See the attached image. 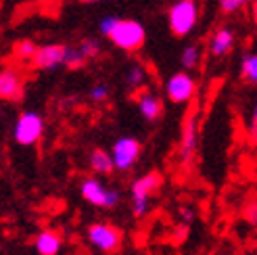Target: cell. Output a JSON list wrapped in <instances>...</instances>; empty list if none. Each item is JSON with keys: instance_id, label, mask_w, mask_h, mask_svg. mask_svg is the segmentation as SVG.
Wrapping results in <instances>:
<instances>
[{"instance_id": "obj_1", "label": "cell", "mask_w": 257, "mask_h": 255, "mask_svg": "<svg viewBox=\"0 0 257 255\" xmlns=\"http://www.w3.org/2000/svg\"><path fill=\"white\" fill-rule=\"evenodd\" d=\"M98 32L125 53H136L147 40V30L143 23L136 19H121L117 15L102 17L98 21Z\"/></svg>"}, {"instance_id": "obj_2", "label": "cell", "mask_w": 257, "mask_h": 255, "mask_svg": "<svg viewBox=\"0 0 257 255\" xmlns=\"http://www.w3.org/2000/svg\"><path fill=\"white\" fill-rule=\"evenodd\" d=\"M199 23L197 0H174L168 11V25L176 38H186Z\"/></svg>"}, {"instance_id": "obj_3", "label": "cell", "mask_w": 257, "mask_h": 255, "mask_svg": "<svg viewBox=\"0 0 257 255\" xmlns=\"http://www.w3.org/2000/svg\"><path fill=\"white\" fill-rule=\"evenodd\" d=\"M44 134V117L38 111H23L13 125V138L21 147H32Z\"/></svg>"}, {"instance_id": "obj_4", "label": "cell", "mask_w": 257, "mask_h": 255, "mask_svg": "<svg viewBox=\"0 0 257 255\" xmlns=\"http://www.w3.org/2000/svg\"><path fill=\"white\" fill-rule=\"evenodd\" d=\"M161 180L163 178L159 172H149L145 176H140L132 184V211L136 218H140V215H145L149 211V199L161 186Z\"/></svg>"}, {"instance_id": "obj_5", "label": "cell", "mask_w": 257, "mask_h": 255, "mask_svg": "<svg viewBox=\"0 0 257 255\" xmlns=\"http://www.w3.org/2000/svg\"><path fill=\"white\" fill-rule=\"evenodd\" d=\"M197 92V80L188 71H176L165 82V96L174 105H184L195 98Z\"/></svg>"}, {"instance_id": "obj_6", "label": "cell", "mask_w": 257, "mask_h": 255, "mask_svg": "<svg viewBox=\"0 0 257 255\" xmlns=\"http://www.w3.org/2000/svg\"><path fill=\"white\" fill-rule=\"evenodd\" d=\"M140 151H143V145H140V140H136L134 136H121V138H117L113 143V147H111V157H113L115 170L127 172L138 161Z\"/></svg>"}, {"instance_id": "obj_7", "label": "cell", "mask_w": 257, "mask_h": 255, "mask_svg": "<svg viewBox=\"0 0 257 255\" xmlns=\"http://www.w3.org/2000/svg\"><path fill=\"white\" fill-rule=\"evenodd\" d=\"M67 53H69L67 44H44V46H40L38 55L34 57L32 65H34V69H42V71L57 69L61 65L65 67Z\"/></svg>"}, {"instance_id": "obj_8", "label": "cell", "mask_w": 257, "mask_h": 255, "mask_svg": "<svg viewBox=\"0 0 257 255\" xmlns=\"http://www.w3.org/2000/svg\"><path fill=\"white\" fill-rule=\"evenodd\" d=\"M88 238L96 249L100 251H115L119 247V232L117 228H113L109 224H94L90 226Z\"/></svg>"}, {"instance_id": "obj_9", "label": "cell", "mask_w": 257, "mask_h": 255, "mask_svg": "<svg viewBox=\"0 0 257 255\" xmlns=\"http://www.w3.org/2000/svg\"><path fill=\"white\" fill-rule=\"evenodd\" d=\"M0 96L5 100H19L23 96V78L17 69L5 67L0 71Z\"/></svg>"}, {"instance_id": "obj_10", "label": "cell", "mask_w": 257, "mask_h": 255, "mask_svg": "<svg viewBox=\"0 0 257 255\" xmlns=\"http://www.w3.org/2000/svg\"><path fill=\"white\" fill-rule=\"evenodd\" d=\"M199 117L197 113H190L184 130H182V138H180V159L188 161L192 157V153L197 151V138H199Z\"/></svg>"}, {"instance_id": "obj_11", "label": "cell", "mask_w": 257, "mask_h": 255, "mask_svg": "<svg viewBox=\"0 0 257 255\" xmlns=\"http://www.w3.org/2000/svg\"><path fill=\"white\" fill-rule=\"evenodd\" d=\"M80 193L90 205L109 209V193H111V188H105L96 180V178H86V180L82 182V186H80Z\"/></svg>"}, {"instance_id": "obj_12", "label": "cell", "mask_w": 257, "mask_h": 255, "mask_svg": "<svg viewBox=\"0 0 257 255\" xmlns=\"http://www.w3.org/2000/svg\"><path fill=\"white\" fill-rule=\"evenodd\" d=\"M138 111L149 123H155L163 115V100L149 90L138 94Z\"/></svg>"}, {"instance_id": "obj_13", "label": "cell", "mask_w": 257, "mask_h": 255, "mask_svg": "<svg viewBox=\"0 0 257 255\" xmlns=\"http://www.w3.org/2000/svg\"><path fill=\"white\" fill-rule=\"evenodd\" d=\"M234 48V32L230 28H217L209 38V55L215 59L226 57Z\"/></svg>"}, {"instance_id": "obj_14", "label": "cell", "mask_w": 257, "mask_h": 255, "mask_svg": "<svg viewBox=\"0 0 257 255\" xmlns=\"http://www.w3.org/2000/svg\"><path fill=\"white\" fill-rule=\"evenodd\" d=\"M36 251L40 255H57L61 251V238L55 232H40L36 238Z\"/></svg>"}, {"instance_id": "obj_15", "label": "cell", "mask_w": 257, "mask_h": 255, "mask_svg": "<svg viewBox=\"0 0 257 255\" xmlns=\"http://www.w3.org/2000/svg\"><path fill=\"white\" fill-rule=\"evenodd\" d=\"M90 168H92L96 174H111L115 170L111 153L102 151V149H94L90 153Z\"/></svg>"}, {"instance_id": "obj_16", "label": "cell", "mask_w": 257, "mask_h": 255, "mask_svg": "<svg viewBox=\"0 0 257 255\" xmlns=\"http://www.w3.org/2000/svg\"><path fill=\"white\" fill-rule=\"evenodd\" d=\"M125 84L130 90H140L147 84V69L140 63H132L125 71Z\"/></svg>"}, {"instance_id": "obj_17", "label": "cell", "mask_w": 257, "mask_h": 255, "mask_svg": "<svg viewBox=\"0 0 257 255\" xmlns=\"http://www.w3.org/2000/svg\"><path fill=\"white\" fill-rule=\"evenodd\" d=\"M199 61H201V50L197 44H188L182 48V53H180V65L184 67V71H192L195 67H199Z\"/></svg>"}, {"instance_id": "obj_18", "label": "cell", "mask_w": 257, "mask_h": 255, "mask_svg": "<svg viewBox=\"0 0 257 255\" xmlns=\"http://www.w3.org/2000/svg\"><path fill=\"white\" fill-rule=\"evenodd\" d=\"M240 78L245 82H249V84H257V53H249V55L242 57Z\"/></svg>"}, {"instance_id": "obj_19", "label": "cell", "mask_w": 257, "mask_h": 255, "mask_svg": "<svg viewBox=\"0 0 257 255\" xmlns=\"http://www.w3.org/2000/svg\"><path fill=\"white\" fill-rule=\"evenodd\" d=\"M13 50H15V57L19 59H28V61H34V57L38 55V50H40V46H38L34 40H17L15 46H13Z\"/></svg>"}, {"instance_id": "obj_20", "label": "cell", "mask_w": 257, "mask_h": 255, "mask_svg": "<svg viewBox=\"0 0 257 255\" xmlns=\"http://www.w3.org/2000/svg\"><path fill=\"white\" fill-rule=\"evenodd\" d=\"M78 48H80V53L84 55V59H86V61H90V59H96V57L100 55V50H102L100 40H98V38H94V36L84 38V40L78 44Z\"/></svg>"}, {"instance_id": "obj_21", "label": "cell", "mask_w": 257, "mask_h": 255, "mask_svg": "<svg viewBox=\"0 0 257 255\" xmlns=\"http://www.w3.org/2000/svg\"><path fill=\"white\" fill-rule=\"evenodd\" d=\"M253 0H220V11L224 13V15H232V13L240 11L242 7L251 5Z\"/></svg>"}, {"instance_id": "obj_22", "label": "cell", "mask_w": 257, "mask_h": 255, "mask_svg": "<svg viewBox=\"0 0 257 255\" xmlns=\"http://www.w3.org/2000/svg\"><path fill=\"white\" fill-rule=\"evenodd\" d=\"M84 63H86V59H84V55L80 53V48H78V46H75V48H71V46H69L65 67H67V69H80V67L84 65Z\"/></svg>"}, {"instance_id": "obj_23", "label": "cell", "mask_w": 257, "mask_h": 255, "mask_svg": "<svg viewBox=\"0 0 257 255\" xmlns=\"http://www.w3.org/2000/svg\"><path fill=\"white\" fill-rule=\"evenodd\" d=\"M107 98H109V88L105 84H96L90 88V100L92 103H105Z\"/></svg>"}, {"instance_id": "obj_24", "label": "cell", "mask_w": 257, "mask_h": 255, "mask_svg": "<svg viewBox=\"0 0 257 255\" xmlns=\"http://www.w3.org/2000/svg\"><path fill=\"white\" fill-rule=\"evenodd\" d=\"M249 132H251V136H255V138H257V100H255V107H253V113H251Z\"/></svg>"}, {"instance_id": "obj_25", "label": "cell", "mask_w": 257, "mask_h": 255, "mask_svg": "<svg viewBox=\"0 0 257 255\" xmlns=\"http://www.w3.org/2000/svg\"><path fill=\"white\" fill-rule=\"evenodd\" d=\"M251 17H253V21L257 25V0H253V3H251Z\"/></svg>"}, {"instance_id": "obj_26", "label": "cell", "mask_w": 257, "mask_h": 255, "mask_svg": "<svg viewBox=\"0 0 257 255\" xmlns=\"http://www.w3.org/2000/svg\"><path fill=\"white\" fill-rule=\"evenodd\" d=\"M80 3H86V5L90 3V5H92V3H100V0H80Z\"/></svg>"}]
</instances>
